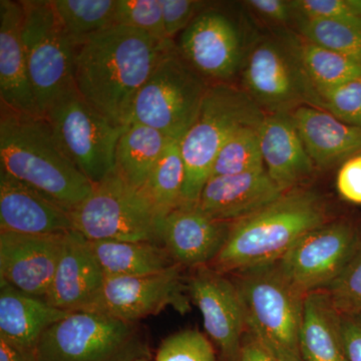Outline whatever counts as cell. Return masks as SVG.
<instances>
[{
    "label": "cell",
    "instance_id": "5b68a950",
    "mask_svg": "<svg viewBox=\"0 0 361 361\" xmlns=\"http://www.w3.org/2000/svg\"><path fill=\"white\" fill-rule=\"evenodd\" d=\"M265 116L246 90L229 84L209 85L196 120L180 141L185 203L198 202L216 157L230 137L242 128L261 125Z\"/></svg>",
    "mask_w": 361,
    "mask_h": 361
},
{
    "label": "cell",
    "instance_id": "9a60e30c",
    "mask_svg": "<svg viewBox=\"0 0 361 361\" xmlns=\"http://www.w3.org/2000/svg\"><path fill=\"white\" fill-rule=\"evenodd\" d=\"M187 286L192 302L200 310L207 336L219 349L223 360H238L247 329L233 279L205 266L194 269Z\"/></svg>",
    "mask_w": 361,
    "mask_h": 361
},
{
    "label": "cell",
    "instance_id": "8992f818",
    "mask_svg": "<svg viewBox=\"0 0 361 361\" xmlns=\"http://www.w3.org/2000/svg\"><path fill=\"white\" fill-rule=\"evenodd\" d=\"M39 361L149 360V342L137 323L77 311L44 332L35 350Z\"/></svg>",
    "mask_w": 361,
    "mask_h": 361
},
{
    "label": "cell",
    "instance_id": "f546056e",
    "mask_svg": "<svg viewBox=\"0 0 361 361\" xmlns=\"http://www.w3.org/2000/svg\"><path fill=\"white\" fill-rule=\"evenodd\" d=\"M294 44L303 70L315 92L361 78V66L345 56L306 39Z\"/></svg>",
    "mask_w": 361,
    "mask_h": 361
},
{
    "label": "cell",
    "instance_id": "4fadbf2b",
    "mask_svg": "<svg viewBox=\"0 0 361 361\" xmlns=\"http://www.w3.org/2000/svg\"><path fill=\"white\" fill-rule=\"evenodd\" d=\"M183 268L176 264L148 276H106L99 298L87 311L133 323L168 307L185 314L192 301Z\"/></svg>",
    "mask_w": 361,
    "mask_h": 361
},
{
    "label": "cell",
    "instance_id": "4dcf8cb0",
    "mask_svg": "<svg viewBox=\"0 0 361 361\" xmlns=\"http://www.w3.org/2000/svg\"><path fill=\"white\" fill-rule=\"evenodd\" d=\"M260 126L242 128L230 137L216 157L211 177L265 170L261 153Z\"/></svg>",
    "mask_w": 361,
    "mask_h": 361
},
{
    "label": "cell",
    "instance_id": "1f68e13d",
    "mask_svg": "<svg viewBox=\"0 0 361 361\" xmlns=\"http://www.w3.org/2000/svg\"><path fill=\"white\" fill-rule=\"evenodd\" d=\"M303 39L337 52L361 66V23L299 18Z\"/></svg>",
    "mask_w": 361,
    "mask_h": 361
},
{
    "label": "cell",
    "instance_id": "7c38bea8",
    "mask_svg": "<svg viewBox=\"0 0 361 361\" xmlns=\"http://www.w3.org/2000/svg\"><path fill=\"white\" fill-rule=\"evenodd\" d=\"M360 235L346 221H334L311 230L276 263L298 290H326L353 256Z\"/></svg>",
    "mask_w": 361,
    "mask_h": 361
},
{
    "label": "cell",
    "instance_id": "f35d334b",
    "mask_svg": "<svg viewBox=\"0 0 361 361\" xmlns=\"http://www.w3.org/2000/svg\"><path fill=\"white\" fill-rule=\"evenodd\" d=\"M336 188L343 200L361 205V154L342 164L337 173Z\"/></svg>",
    "mask_w": 361,
    "mask_h": 361
},
{
    "label": "cell",
    "instance_id": "2e32d148",
    "mask_svg": "<svg viewBox=\"0 0 361 361\" xmlns=\"http://www.w3.org/2000/svg\"><path fill=\"white\" fill-rule=\"evenodd\" d=\"M65 235L0 230V280L44 300L56 273Z\"/></svg>",
    "mask_w": 361,
    "mask_h": 361
},
{
    "label": "cell",
    "instance_id": "ee69618b",
    "mask_svg": "<svg viewBox=\"0 0 361 361\" xmlns=\"http://www.w3.org/2000/svg\"><path fill=\"white\" fill-rule=\"evenodd\" d=\"M135 361H149V360H135Z\"/></svg>",
    "mask_w": 361,
    "mask_h": 361
},
{
    "label": "cell",
    "instance_id": "3957f363",
    "mask_svg": "<svg viewBox=\"0 0 361 361\" xmlns=\"http://www.w3.org/2000/svg\"><path fill=\"white\" fill-rule=\"evenodd\" d=\"M327 222L326 206L319 195L302 187L289 190L257 212L233 222L210 267L232 275L274 264L306 233Z\"/></svg>",
    "mask_w": 361,
    "mask_h": 361
},
{
    "label": "cell",
    "instance_id": "44dd1931",
    "mask_svg": "<svg viewBox=\"0 0 361 361\" xmlns=\"http://www.w3.org/2000/svg\"><path fill=\"white\" fill-rule=\"evenodd\" d=\"M23 20L20 1H0V104L20 113L42 115L28 77Z\"/></svg>",
    "mask_w": 361,
    "mask_h": 361
},
{
    "label": "cell",
    "instance_id": "ffe728a7",
    "mask_svg": "<svg viewBox=\"0 0 361 361\" xmlns=\"http://www.w3.org/2000/svg\"><path fill=\"white\" fill-rule=\"evenodd\" d=\"M266 170L211 177L197 206L213 219L236 222L257 212L285 193Z\"/></svg>",
    "mask_w": 361,
    "mask_h": 361
},
{
    "label": "cell",
    "instance_id": "4316f807",
    "mask_svg": "<svg viewBox=\"0 0 361 361\" xmlns=\"http://www.w3.org/2000/svg\"><path fill=\"white\" fill-rule=\"evenodd\" d=\"M171 141L160 130L129 123L116 146L115 172L132 186L142 189Z\"/></svg>",
    "mask_w": 361,
    "mask_h": 361
},
{
    "label": "cell",
    "instance_id": "484cf974",
    "mask_svg": "<svg viewBox=\"0 0 361 361\" xmlns=\"http://www.w3.org/2000/svg\"><path fill=\"white\" fill-rule=\"evenodd\" d=\"M90 245L106 276H148L177 264L161 244L97 240Z\"/></svg>",
    "mask_w": 361,
    "mask_h": 361
},
{
    "label": "cell",
    "instance_id": "836d02e7",
    "mask_svg": "<svg viewBox=\"0 0 361 361\" xmlns=\"http://www.w3.org/2000/svg\"><path fill=\"white\" fill-rule=\"evenodd\" d=\"M155 361H217L209 337L198 329H185L167 337Z\"/></svg>",
    "mask_w": 361,
    "mask_h": 361
},
{
    "label": "cell",
    "instance_id": "e575fe53",
    "mask_svg": "<svg viewBox=\"0 0 361 361\" xmlns=\"http://www.w3.org/2000/svg\"><path fill=\"white\" fill-rule=\"evenodd\" d=\"M316 108L361 129V78L332 89L315 92Z\"/></svg>",
    "mask_w": 361,
    "mask_h": 361
},
{
    "label": "cell",
    "instance_id": "d6a6232c",
    "mask_svg": "<svg viewBox=\"0 0 361 361\" xmlns=\"http://www.w3.org/2000/svg\"><path fill=\"white\" fill-rule=\"evenodd\" d=\"M115 25L142 30L160 40L168 39L160 0H116Z\"/></svg>",
    "mask_w": 361,
    "mask_h": 361
},
{
    "label": "cell",
    "instance_id": "7a4b0ae2",
    "mask_svg": "<svg viewBox=\"0 0 361 361\" xmlns=\"http://www.w3.org/2000/svg\"><path fill=\"white\" fill-rule=\"evenodd\" d=\"M0 170L73 210L94 184L66 155L51 123L0 104Z\"/></svg>",
    "mask_w": 361,
    "mask_h": 361
},
{
    "label": "cell",
    "instance_id": "b9f144b4",
    "mask_svg": "<svg viewBox=\"0 0 361 361\" xmlns=\"http://www.w3.org/2000/svg\"><path fill=\"white\" fill-rule=\"evenodd\" d=\"M237 361H276L247 332Z\"/></svg>",
    "mask_w": 361,
    "mask_h": 361
},
{
    "label": "cell",
    "instance_id": "83f0119b",
    "mask_svg": "<svg viewBox=\"0 0 361 361\" xmlns=\"http://www.w3.org/2000/svg\"><path fill=\"white\" fill-rule=\"evenodd\" d=\"M185 175L180 141L172 140L142 188L161 217L165 218L184 203Z\"/></svg>",
    "mask_w": 361,
    "mask_h": 361
},
{
    "label": "cell",
    "instance_id": "e0dca14e",
    "mask_svg": "<svg viewBox=\"0 0 361 361\" xmlns=\"http://www.w3.org/2000/svg\"><path fill=\"white\" fill-rule=\"evenodd\" d=\"M231 225V222L213 219L196 203L184 202L164 218L161 243L182 267H205L219 255Z\"/></svg>",
    "mask_w": 361,
    "mask_h": 361
},
{
    "label": "cell",
    "instance_id": "7402d4cb",
    "mask_svg": "<svg viewBox=\"0 0 361 361\" xmlns=\"http://www.w3.org/2000/svg\"><path fill=\"white\" fill-rule=\"evenodd\" d=\"M266 172L284 191L301 187L315 165L297 132L291 114H266L259 128Z\"/></svg>",
    "mask_w": 361,
    "mask_h": 361
},
{
    "label": "cell",
    "instance_id": "d4e9b609",
    "mask_svg": "<svg viewBox=\"0 0 361 361\" xmlns=\"http://www.w3.org/2000/svg\"><path fill=\"white\" fill-rule=\"evenodd\" d=\"M300 353L303 361H348L342 339L341 313L326 290L306 294Z\"/></svg>",
    "mask_w": 361,
    "mask_h": 361
},
{
    "label": "cell",
    "instance_id": "60d3db41",
    "mask_svg": "<svg viewBox=\"0 0 361 361\" xmlns=\"http://www.w3.org/2000/svg\"><path fill=\"white\" fill-rule=\"evenodd\" d=\"M249 6L261 16L276 23H286L294 16L291 1L285 0H250Z\"/></svg>",
    "mask_w": 361,
    "mask_h": 361
},
{
    "label": "cell",
    "instance_id": "7bdbcfd3",
    "mask_svg": "<svg viewBox=\"0 0 361 361\" xmlns=\"http://www.w3.org/2000/svg\"><path fill=\"white\" fill-rule=\"evenodd\" d=\"M0 361H39L35 351L16 348L0 339Z\"/></svg>",
    "mask_w": 361,
    "mask_h": 361
},
{
    "label": "cell",
    "instance_id": "d590c367",
    "mask_svg": "<svg viewBox=\"0 0 361 361\" xmlns=\"http://www.w3.org/2000/svg\"><path fill=\"white\" fill-rule=\"evenodd\" d=\"M326 291L339 313L361 315V236L348 264Z\"/></svg>",
    "mask_w": 361,
    "mask_h": 361
},
{
    "label": "cell",
    "instance_id": "5bb4252c",
    "mask_svg": "<svg viewBox=\"0 0 361 361\" xmlns=\"http://www.w3.org/2000/svg\"><path fill=\"white\" fill-rule=\"evenodd\" d=\"M176 47L209 84H227L244 63L241 35L234 21L209 4L179 35Z\"/></svg>",
    "mask_w": 361,
    "mask_h": 361
},
{
    "label": "cell",
    "instance_id": "6da1fadb",
    "mask_svg": "<svg viewBox=\"0 0 361 361\" xmlns=\"http://www.w3.org/2000/svg\"><path fill=\"white\" fill-rule=\"evenodd\" d=\"M174 40L114 25L75 47V87L116 127L130 123L135 97Z\"/></svg>",
    "mask_w": 361,
    "mask_h": 361
},
{
    "label": "cell",
    "instance_id": "ab89813d",
    "mask_svg": "<svg viewBox=\"0 0 361 361\" xmlns=\"http://www.w3.org/2000/svg\"><path fill=\"white\" fill-rule=\"evenodd\" d=\"M341 334L348 361H361V315L341 314Z\"/></svg>",
    "mask_w": 361,
    "mask_h": 361
},
{
    "label": "cell",
    "instance_id": "277c9868",
    "mask_svg": "<svg viewBox=\"0 0 361 361\" xmlns=\"http://www.w3.org/2000/svg\"><path fill=\"white\" fill-rule=\"evenodd\" d=\"M247 332L276 361H303L300 353L305 294L276 263L235 273Z\"/></svg>",
    "mask_w": 361,
    "mask_h": 361
},
{
    "label": "cell",
    "instance_id": "cb8c5ba5",
    "mask_svg": "<svg viewBox=\"0 0 361 361\" xmlns=\"http://www.w3.org/2000/svg\"><path fill=\"white\" fill-rule=\"evenodd\" d=\"M71 313L0 280V339L11 345L35 351L44 332Z\"/></svg>",
    "mask_w": 361,
    "mask_h": 361
},
{
    "label": "cell",
    "instance_id": "ba28073f",
    "mask_svg": "<svg viewBox=\"0 0 361 361\" xmlns=\"http://www.w3.org/2000/svg\"><path fill=\"white\" fill-rule=\"evenodd\" d=\"M209 85L174 44L135 97L130 123L148 126L180 141L196 120Z\"/></svg>",
    "mask_w": 361,
    "mask_h": 361
},
{
    "label": "cell",
    "instance_id": "9c48e42d",
    "mask_svg": "<svg viewBox=\"0 0 361 361\" xmlns=\"http://www.w3.org/2000/svg\"><path fill=\"white\" fill-rule=\"evenodd\" d=\"M28 77L42 115L75 89V45L66 35L51 0L20 1Z\"/></svg>",
    "mask_w": 361,
    "mask_h": 361
},
{
    "label": "cell",
    "instance_id": "30bf717a",
    "mask_svg": "<svg viewBox=\"0 0 361 361\" xmlns=\"http://www.w3.org/2000/svg\"><path fill=\"white\" fill-rule=\"evenodd\" d=\"M44 116L66 155L92 184L115 173L116 146L126 127L109 122L75 87L56 99Z\"/></svg>",
    "mask_w": 361,
    "mask_h": 361
},
{
    "label": "cell",
    "instance_id": "74e56055",
    "mask_svg": "<svg viewBox=\"0 0 361 361\" xmlns=\"http://www.w3.org/2000/svg\"><path fill=\"white\" fill-rule=\"evenodd\" d=\"M164 27L169 39L174 40L192 20L209 6L197 0H160Z\"/></svg>",
    "mask_w": 361,
    "mask_h": 361
},
{
    "label": "cell",
    "instance_id": "d6986e66",
    "mask_svg": "<svg viewBox=\"0 0 361 361\" xmlns=\"http://www.w3.org/2000/svg\"><path fill=\"white\" fill-rule=\"evenodd\" d=\"M71 211L0 170V229L23 234H65L73 229Z\"/></svg>",
    "mask_w": 361,
    "mask_h": 361
},
{
    "label": "cell",
    "instance_id": "8d00e7d4",
    "mask_svg": "<svg viewBox=\"0 0 361 361\" xmlns=\"http://www.w3.org/2000/svg\"><path fill=\"white\" fill-rule=\"evenodd\" d=\"M291 6L299 18L361 23V0H295Z\"/></svg>",
    "mask_w": 361,
    "mask_h": 361
},
{
    "label": "cell",
    "instance_id": "ac0fdd59",
    "mask_svg": "<svg viewBox=\"0 0 361 361\" xmlns=\"http://www.w3.org/2000/svg\"><path fill=\"white\" fill-rule=\"evenodd\" d=\"M106 274L89 239L66 233L56 273L44 301L61 310L87 311L103 290Z\"/></svg>",
    "mask_w": 361,
    "mask_h": 361
},
{
    "label": "cell",
    "instance_id": "52a82bcc",
    "mask_svg": "<svg viewBox=\"0 0 361 361\" xmlns=\"http://www.w3.org/2000/svg\"><path fill=\"white\" fill-rule=\"evenodd\" d=\"M73 229L90 241L161 244L164 218L142 189L116 173L94 185L92 193L71 210Z\"/></svg>",
    "mask_w": 361,
    "mask_h": 361
},
{
    "label": "cell",
    "instance_id": "f1b7e54d",
    "mask_svg": "<svg viewBox=\"0 0 361 361\" xmlns=\"http://www.w3.org/2000/svg\"><path fill=\"white\" fill-rule=\"evenodd\" d=\"M63 30L77 45L115 25L116 0H51Z\"/></svg>",
    "mask_w": 361,
    "mask_h": 361
},
{
    "label": "cell",
    "instance_id": "8fae6325",
    "mask_svg": "<svg viewBox=\"0 0 361 361\" xmlns=\"http://www.w3.org/2000/svg\"><path fill=\"white\" fill-rule=\"evenodd\" d=\"M242 68L247 94L265 114H291L301 106H315V90L294 42L263 40L252 49Z\"/></svg>",
    "mask_w": 361,
    "mask_h": 361
},
{
    "label": "cell",
    "instance_id": "603a6c76",
    "mask_svg": "<svg viewBox=\"0 0 361 361\" xmlns=\"http://www.w3.org/2000/svg\"><path fill=\"white\" fill-rule=\"evenodd\" d=\"M292 120L315 167L329 169L361 154V129L312 106H301Z\"/></svg>",
    "mask_w": 361,
    "mask_h": 361
}]
</instances>
